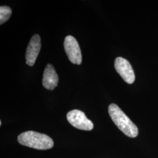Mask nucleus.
Wrapping results in <instances>:
<instances>
[{
  "label": "nucleus",
  "instance_id": "2",
  "mask_svg": "<svg viewBox=\"0 0 158 158\" xmlns=\"http://www.w3.org/2000/svg\"><path fill=\"white\" fill-rule=\"evenodd\" d=\"M18 141L23 146L39 150H47L53 147L54 142L49 136L39 132L29 131L18 136Z\"/></svg>",
  "mask_w": 158,
  "mask_h": 158
},
{
  "label": "nucleus",
  "instance_id": "9",
  "mask_svg": "<svg viewBox=\"0 0 158 158\" xmlns=\"http://www.w3.org/2000/svg\"><path fill=\"white\" fill-rule=\"evenodd\" d=\"M1 124H2V123H1V121H0V125H1Z\"/></svg>",
  "mask_w": 158,
  "mask_h": 158
},
{
  "label": "nucleus",
  "instance_id": "1",
  "mask_svg": "<svg viewBox=\"0 0 158 158\" xmlns=\"http://www.w3.org/2000/svg\"><path fill=\"white\" fill-rule=\"evenodd\" d=\"M108 113L114 124L126 135L135 138L138 134V129L118 106L111 104L108 107Z\"/></svg>",
  "mask_w": 158,
  "mask_h": 158
},
{
  "label": "nucleus",
  "instance_id": "3",
  "mask_svg": "<svg viewBox=\"0 0 158 158\" xmlns=\"http://www.w3.org/2000/svg\"><path fill=\"white\" fill-rule=\"evenodd\" d=\"M69 123L74 127L79 130L91 131L94 127L93 123L87 118L83 111L79 110H73L67 114Z\"/></svg>",
  "mask_w": 158,
  "mask_h": 158
},
{
  "label": "nucleus",
  "instance_id": "4",
  "mask_svg": "<svg viewBox=\"0 0 158 158\" xmlns=\"http://www.w3.org/2000/svg\"><path fill=\"white\" fill-rule=\"evenodd\" d=\"M64 48L70 61L73 64H80L82 62L81 52L79 44L73 36H68L64 41Z\"/></svg>",
  "mask_w": 158,
  "mask_h": 158
},
{
  "label": "nucleus",
  "instance_id": "5",
  "mask_svg": "<svg viewBox=\"0 0 158 158\" xmlns=\"http://www.w3.org/2000/svg\"><path fill=\"white\" fill-rule=\"evenodd\" d=\"M114 66L116 71L126 83L132 84L134 82L135 76L134 70L127 59L121 57H117L114 63Z\"/></svg>",
  "mask_w": 158,
  "mask_h": 158
},
{
  "label": "nucleus",
  "instance_id": "6",
  "mask_svg": "<svg viewBox=\"0 0 158 158\" xmlns=\"http://www.w3.org/2000/svg\"><path fill=\"white\" fill-rule=\"evenodd\" d=\"M40 48L41 42L40 35L35 34L30 40L26 52V63L28 65L30 66H34L39 55Z\"/></svg>",
  "mask_w": 158,
  "mask_h": 158
},
{
  "label": "nucleus",
  "instance_id": "7",
  "mask_svg": "<svg viewBox=\"0 0 158 158\" xmlns=\"http://www.w3.org/2000/svg\"><path fill=\"white\" fill-rule=\"evenodd\" d=\"M58 82L59 77L55 68L51 64H47L43 75L42 84L44 87L48 90H53L57 85Z\"/></svg>",
  "mask_w": 158,
  "mask_h": 158
},
{
  "label": "nucleus",
  "instance_id": "8",
  "mask_svg": "<svg viewBox=\"0 0 158 158\" xmlns=\"http://www.w3.org/2000/svg\"><path fill=\"white\" fill-rule=\"evenodd\" d=\"M12 14L11 9L7 6H1L0 7V24L7 21Z\"/></svg>",
  "mask_w": 158,
  "mask_h": 158
}]
</instances>
